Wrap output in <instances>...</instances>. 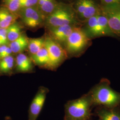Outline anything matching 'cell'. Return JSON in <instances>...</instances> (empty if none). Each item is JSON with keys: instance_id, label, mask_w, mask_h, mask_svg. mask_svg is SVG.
Returning a JSON list of instances; mask_svg holds the SVG:
<instances>
[{"instance_id": "13", "label": "cell", "mask_w": 120, "mask_h": 120, "mask_svg": "<svg viewBox=\"0 0 120 120\" xmlns=\"http://www.w3.org/2000/svg\"><path fill=\"white\" fill-rule=\"evenodd\" d=\"M34 63L31 57L23 53L17 54L15 60V68L19 73H28L32 71L34 69Z\"/></svg>"}, {"instance_id": "9", "label": "cell", "mask_w": 120, "mask_h": 120, "mask_svg": "<svg viewBox=\"0 0 120 120\" xmlns=\"http://www.w3.org/2000/svg\"><path fill=\"white\" fill-rule=\"evenodd\" d=\"M98 15L87 20L83 30L90 40L101 37H107L106 31L103 25L98 21Z\"/></svg>"}, {"instance_id": "22", "label": "cell", "mask_w": 120, "mask_h": 120, "mask_svg": "<svg viewBox=\"0 0 120 120\" xmlns=\"http://www.w3.org/2000/svg\"><path fill=\"white\" fill-rule=\"evenodd\" d=\"M101 9H109L120 4V0H100Z\"/></svg>"}, {"instance_id": "18", "label": "cell", "mask_w": 120, "mask_h": 120, "mask_svg": "<svg viewBox=\"0 0 120 120\" xmlns=\"http://www.w3.org/2000/svg\"><path fill=\"white\" fill-rule=\"evenodd\" d=\"M38 5L42 13L49 15L55 9L57 4L54 0H38Z\"/></svg>"}, {"instance_id": "26", "label": "cell", "mask_w": 120, "mask_h": 120, "mask_svg": "<svg viewBox=\"0 0 120 120\" xmlns=\"http://www.w3.org/2000/svg\"></svg>"}, {"instance_id": "19", "label": "cell", "mask_w": 120, "mask_h": 120, "mask_svg": "<svg viewBox=\"0 0 120 120\" xmlns=\"http://www.w3.org/2000/svg\"><path fill=\"white\" fill-rule=\"evenodd\" d=\"M45 45V39L42 38L29 39L28 49L31 56L34 55Z\"/></svg>"}, {"instance_id": "6", "label": "cell", "mask_w": 120, "mask_h": 120, "mask_svg": "<svg viewBox=\"0 0 120 120\" xmlns=\"http://www.w3.org/2000/svg\"><path fill=\"white\" fill-rule=\"evenodd\" d=\"M75 9L79 17L86 20L101 12V6L94 0H77Z\"/></svg>"}, {"instance_id": "21", "label": "cell", "mask_w": 120, "mask_h": 120, "mask_svg": "<svg viewBox=\"0 0 120 120\" xmlns=\"http://www.w3.org/2000/svg\"><path fill=\"white\" fill-rule=\"evenodd\" d=\"M4 6L14 13L20 8V0H3Z\"/></svg>"}, {"instance_id": "4", "label": "cell", "mask_w": 120, "mask_h": 120, "mask_svg": "<svg viewBox=\"0 0 120 120\" xmlns=\"http://www.w3.org/2000/svg\"><path fill=\"white\" fill-rule=\"evenodd\" d=\"M91 40L83 30L75 28L65 43L67 55L72 56L80 55L90 46Z\"/></svg>"}, {"instance_id": "14", "label": "cell", "mask_w": 120, "mask_h": 120, "mask_svg": "<svg viewBox=\"0 0 120 120\" xmlns=\"http://www.w3.org/2000/svg\"><path fill=\"white\" fill-rule=\"evenodd\" d=\"M15 16L14 13L4 6L0 8V28L8 29L14 23Z\"/></svg>"}, {"instance_id": "25", "label": "cell", "mask_w": 120, "mask_h": 120, "mask_svg": "<svg viewBox=\"0 0 120 120\" xmlns=\"http://www.w3.org/2000/svg\"><path fill=\"white\" fill-rule=\"evenodd\" d=\"M12 53V52L11 49H10V48L9 46H8L4 51L0 54V60L5 58L6 57H7L8 56L11 55Z\"/></svg>"}, {"instance_id": "11", "label": "cell", "mask_w": 120, "mask_h": 120, "mask_svg": "<svg viewBox=\"0 0 120 120\" xmlns=\"http://www.w3.org/2000/svg\"><path fill=\"white\" fill-rule=\"evenodd\" d=\"M95 112L99 120H120V106L115 108L98 106Z\"/></svg>"}, {"instance_id": "7", "label": "cell", "mask_w": 120, "mask_h": 120, "mask_svg": "<svg viewBox=\"0 0 120 120\" xmlns=\"http://www.w3.org/2000/svg\"><path fill=\"white\" fill-rule=\"evenodd\" d=\"M49 90L40 87L30 104L29 110V120H36L42 110Z\"/></svg>"}, {"instance_id": "12", "label": "cell", "mask_w": 120, "mask_h": 120, "mask_svg": "<svg viewBox=\"0 0 120 120\" xmlns=\"http://www.w3.org/2000/svg\"><path fill=\"white\" fill-rule=\"evenodd\" d=\"M76 27L73 25H64L51 29L53 39L57 42L65 43L69 36Z\"/></svg>"}, {"instance_id": "20", "label": "cell", "mask_w": 120, "mask_h": 120, "mask_svg": "<svg viewBox=\"0 0 120 120\" xmlns=\"http://www.w3.org/2000/svg\"><path fill=\"white\" fill-rule=\"evenodd\" d=\"M7 30V39L8 41L10 42L15 41L22 34L21 27L15 22L10 26Z\"/></svg>"}, {"instance_id": "3", "label": "cell", "mask_w": 120, "mask_h": 120, "mask_svg": "<svg viewBox=\"0 0 120 120\" xmlns=\"http://www.w3.org/2000/svg\"><path fill=\"white\" fill-rule=\"evenodd\" d=\"M46 23L51 29L64 25H74L77 23L75 12L69 6L57 5L55 9L48 15Z\"/></svg>"}, {"instance_id": "1", "label": "cell", "mask_w": 120, "mask_h": 120, "mask_svg": "<svg viewBox=\"0 0 120 120\" xmlns=\"http://www.w3.org/2000/svg\"><path fill=\"white\" fill-rule=\"evenodd\" d=\"M94 106L115 108L120 106V93L114 90L107 78H102L88 92Z\"/></svg>"}, {"instance_id": "10", "label": "cell", "mask_w": 120, "mask_h": 120, "mask_svg": "<svg viewBox=\"0 0 120 120\" xmlns=\"http://www.w3.org/2000/svg\"><path fill=\"white\" fill-rule=\"evenodd\" d=\"M101 12L107 17L112 31L120 38V4L111 8L101 9Z\"/></svg>"}, {"instance_id": "23", "label": "cell", "mask_w": 120, "mask_h": 120, "mask_svg": "<svg viewBox=\"0 0 120 120\" xmlns=\"http://www.w3.org/2000/svg\"><path fill=\"white\" fill-rule=\"evenodd\" d=\"M20 8H25L35 7L38 3V0H20Z\"/></svg>"}, {"instance_id": "15", "label": "cell", "mask_w": 120, "mask_h": 120, "mask_svg": "<svg viewBox=\"0 0 120 120\" xmlns=\"http://www.w3.org/2000/svg\"><path fill=\"white\" fill-rule=\"evenodd\" d=\"M28 44L29 39L25 35L22 34L16 40L10 42L9 47L13 53L19 54L28 48Z\"/></svg>"}, {"instance_id": "2", "label": "cell", "mask_w": 120, "mask_h": 120, "mask_svg": "<svg viewBox=\"0 0 120 120\" xmlns=\"http://www.w3.org/2000/svg\"><path fill=\"white\" fill-rule=\"evenodd\" d=\"M93 107L88 93L79 98L69 101L65 105L64 120H88Z\"/></svg>"}, {"instance_id": "16", "label": "cell", "mask_w": 120, "mask_h": 120, "mask_svg": "<svg viewBox=\"0 0 120 120\" xmlns=\"http://www.w3.org/2000/svg\"><path fill=\"white\" fill-rule=\"evenodd\" d=\"M31 58L35 65L42 68H47L49 57L47 50L45 46L34 55L31 56Z\"/></svg>"}, {"instance_id": "8", "label": "cell", "mask_w": 120, "mask_h": 120, "mask_svg": "<svg viewBox=\"0 0 120 120\" xmlns=\"http://www.w3.org/2000/svg\"><path fill=\"white\" fill-rule=\"evenodd\" d=\"M21 16L24 24L30 28L38 26L43 21V13L35 7L22 8Z\"/></svg>"}, {"instance_id": "24", "label": "cell", "mask_w": 120, "mask_h": 120, "mask_svg": "<svg viewBox=\"0 0 120 120\" xmlns=\"http://www.w3.org/2000/svg\"><path fill=\"white\" fill-rule=\"evenodd\" d=\"M8 41L7 39V30L0 28V44L6 45Z\"/></svg>"}, {"instance_id": "5", "label": "cell", "mask_w": 120, "mask_h": 120, "mask_svg": "<svg viewBox=\"0 0 120 120\" xmlns=\"http://www.w3.org/2000/svg\"><path fill=\"white\" fill-rule=\"evenodd\" d=\"M44 46L47 50L49 57L46 68L55 70L68 57L67 52L58 42L49 37L45 38Z\"/></svg>"}, {"instance_id": "17", "label": "cell", "mask_w": 120, "mask_h": 120, "mask_svg": "<svg viewBox=\"0 0 120 120\" xmlns=\"http://www.w3.org/2000/svg\"><path fill=\"white\" fill-rule=\"evenodd\" d=\"M15 60L12 55L0 60V74H10L15 67Z\"/></svg>"}]
</instances>
